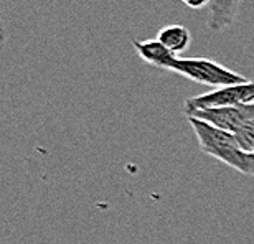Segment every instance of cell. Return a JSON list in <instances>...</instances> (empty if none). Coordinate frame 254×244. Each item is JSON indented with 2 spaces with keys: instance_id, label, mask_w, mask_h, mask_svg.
I'll list each match as a JSON object with an SVG mask.
<instances>
[{
  "instance_id": "obj_2",
  "label": "cell",
  "mask_w": 254,
  "mask_h": 244,
  "mask_svg": "<svg viewBox=\"0 0 254 244\" xmlns=\"http://www.w3.org/2000/svg\"><path fill=\"white\" fill-rule=\"evenodd\" d=\"M170 71L185 76L193 83L206 84L215 89L248 81L245 76L238 74L236 71L208 58H177Z\"/></svg>"
},
{
  "instance_id": "obj_1",
  "label": "cell",
  "mask_w": 254,
  "mask_h": 244,
  "mask_svg": "<svg viewBox=\"0 0 254 244\" xmlns=\"http://www.w3.org/2000/svg\"><path fill=\"white\" fill-rule=\"evenodd\" d=\"M193 132L196 135L198 145L208 157L223 162L243 175H248V154L243 152L235 139V134L208 124V122L187 116Z\"/></svg>"
},
{
  "instance_id": "obj_11",
  "label": "cell",
  "mask_w": 254,
  "mask_h": 244,
  "mask_svg": "<svg viewBox=\"0 0 254 244\" xmlns=\"http://www.w3.org/2000/svg\"><path fill=\"white\" fill-rule=\"evenodd\" d=\"M5 42H7V30H5L2 17H0V45H3Z\"/></svg>"
},
{
  "instance_id": "obj_10",
  "label": "cell",
  "mask_w": 254,
  "mask_h": 244,
  "mask_svg": "<svg viewBox=\"0 0 254 244\" xmlns=\"http://www.w3.org/2000/svg\"><path fill=\"white\" fill-rule=\"evenodd\" d=\"M248 177H254V154H248Z\"/></svg>"
},
{
  "instance_id": "obj_7",
  "label": "cell",
  "mask_w": 254,
  "mask_h": 244,
  "mask_svg": "<svg viewBox=\"0 0 254 244\" xmlns=\"http://www.w3.org/2000/svg\"><path fill=\"white\" fill-rule=\"evenodd\" d=\"M157 40L164 45L167 50H170L175 57L189 50L191 43L190 30L184 27V25H167V27L160 28L157 33Z\"/></svg>"
},
{
  "instance_id": "obj_9",
  "label": "cell",
  "mask_w": 254,
  "mask_h": 244,
  "mask_svg": "<svg viewBox=\"0 0 254 244\" xmlns=\"http://www.w3.org/2000/svg\"><path fill=\"white\" fill-rule=\"evenodd\" d=\"M182 3L187 5L189 8H203V7H206V5H210V0H180Z\"/></svg>"
},
{
  "instance_id": "obj_8",
  "label": "cell",
  "mask_w": 254,
  "mask_h": 244,
  "mask_svg": "<svg viewBox=\"0 0 254 244\" xmlns=\"http://www.w3.org/2000/svg\"><path fill=\"white\" fill-rule=\"evenodd\" d=\"M235 134V139L240 145V149L246 154H254V119L246 122L245 125L240 127Z\"/></svg>"
},
{
  "instance_id": "obj_3",
  "label": "cell",
  "mask_w": 254,
  "mask_h": 244,
  "mask_svg": "<svg viewBox=\"0 0 254 244\" xmlns=\"http://www.w3.org/2000/svg\"><path fill=\"white\" fill-rule=\"evenodd\" d=\"M254 103V79L245 83L225 86L220 89H213L210 93L198 94L185 101V114L198 109H215V108H233L241 104Z\"/></svg>"
},
{
  "instance_id": "obj_5",
  "label": "cell",
  "mask_w": 254,
  "mask_h": 244,
  "mask_svg": "<svg viewBox=\"0 0 254 244\" xmlns=\"http://www.w3.org/2000/svg\"><path fill=\"white\" fill-rule=\"evenodd\" d=\"M132 47L139 55L140 60H144L145 63H149L152 66L159 69L170 71L172 64L175 63V60L179 57H175L170 50H167L159 40H132Z\"/></svg>"
},
{
  "instance_id": "obj_6",
  "label": "cell",
  "mask_w": 254,
  "mask_h": 244,
  "mask_svg": "<svg viewBox=\"0 0 254 244\" xmlns=\"http://www.w3.org/2000/svg\"><path fill=\"white\" fill-rule=\"evenodd\" d=\"M243 0H210V20L208 27L213 32H221L235 22Z\"/></svg>"
},
{
  "instance_id": "obj_4",
  "label": "cell",
  "mask_w": 254,
  "mask_h": 244,
  "mask_svg": "<svg viewBox=\"0 0 254 244\" xmlns=\"http://www.w3.org/2000/svg\"><path fill=\"white\" fill-rule=\"evenodd\" d=\"M190 118H196L208 122V124L223 129L226 132H236L246 122L254 119V103L253 104H241L233 106V108H215V109H198L187 113Z\"/></svg>"
}]
</instances>
